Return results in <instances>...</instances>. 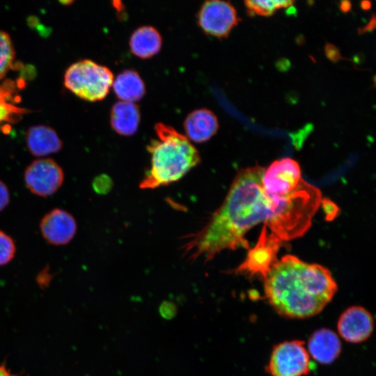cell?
I'll return each mask as SVG.
<instances>
[{
	"label": "cell",
	"mask_w": 376,
	"mask_h": 376,
	"mask_svg": "<svg viewBox=\"0 0 376 376\" xmlns=\"http://www.w3.org/2000/svg\"><path fill=\"white\" fill-rule=\"evenodd\" d=\"M186 136L196 142L203 143L210 139L217 132L219 123L215 114L202 108L189 113L184 121Z\"/></svg>",
	"instance_id": "cell-13"
},
{
	"label": "cell",
	"mask_w": 376,
	"mask_h": 376,
	"mask_svg": "<svg viewBox=\"0 0 376 376\" xmlns=\"http://www.w3.org/2000/svg\"><path fill=\"white\" fill-rule=\"evenodd\" d=\"M62 4H64V5H69L71 3H72L73 1H60Z\"/></svg>",
	"instance_id": "cell-28"
},
{
	"label": "cell",
	"mask_w": 376,
	"mask_h": 376,
	"mask_svg": "<svg viewBox=\"0 0 376 376\" xmlns=\"http://www.w3.org/2000/svg\"><path fill=\"white\" fill-rule=\"evenodd\" d=\"M239 22L237 11L228 1H205L197 14V22L205 33L226 38Z\"/></svg>",
	"instance_id": "cell-6"
},
{
	"label": "cell",
	"mask_w": 376,
	"mask_h": 376,
	"mask_svg": "<svg viewBox=\"0 0 376 376\" xmlns=\"http://www.w3.org/2000/svg\"><path fill=\"white\" fill-rule=\"evenodd\" d=\"M25 138L29 151L36 157L58 152L63 148V142L57 133L47 125L31 127L27 130Z\"/></svg>",
	"instance_id": "cell-14"
},
{
	"label": "cell",
	"mask_w": 376,
	"mask_h": 376,
	"mask_svg": "<svg viewBox=\"0 0 376 376\" xmlns=\"http://www.w3.org/2000/svg\"><path fill=\"white\" fill-rule=\"evenodd\" d=\"M337 328L345 340L359 343L370 336L374 329V320L371 313L365 308L351 306L340 315Z\"/></svg>",
	"instance_id": "cell-10"
},
{
	"label": "cell",
	"mask_w": 376,
	"mask_h": 376,
	"mask_svg": "<svg viewBox=\"0 0 376 376\" xmlns=\"http://www.w3.org/2000/svg\"><path fill=\"white\" fill-rule=\"evenodd\" d=\"M304 341L279 343L272 350L266 370L271 376H305L315 368Z\"/></svg>",
	"instance_id": "cell-5"
},
{
	"label": "cell",
	"mask_w": 376,
	"mask_h": 376,
	"mask_svg": "<svg viewBox=\"0 0 376 376\" xmlns=\"http://www.w3.org/2000/svg\"><path fill=\"white\" fill-rule=\"evenodd\" d=\"M265 169L256 166L237 173L221 205L200 230L187 237L182 249L188 260L207 262L224 250L247 249L244 236L248 230L261 222L267 226L276 219L285 196L265 189Z\"/></svg>",
	"instance_id": "cell-1"
},
{
	"label": "cell",
	"mask_w": 376,
	"mask_h": 376,
	"mask_svg": "<svg viewBox=\"0 0 376 376\" xmlns=\"http://www.w3.org/2000/svg\"><path fill=\"white\" fill-rule=\"evenodd\" d=\"M27 376H29V375H27Z\"/></svg>",
	"instance_id": "cell-29"
},
{
	"label": "cell",
	"mask_w": 376,
	"mask_h": 376,
	"mask_svg": "<svg viewBox=\"0 0 376 376\" xmlns=\"http://www.w3.org/2000/svg\"><path fill=\"white\" fill-rule=\"evenodd\" d=\"M113 88L120 101L134 102L146 93L145 84L139 74L131 69L120 72L113 81Z\"/></svg>",
	"instance_id": "cell-17"
},
{
	"label": "cell",
	"mask_w": 376,
	"mask_h": 376,
	"mask_svg": "<svg viewBox=\"0 0 376 376\" xmlns=\"http://www.w3.org/2000/svg\"><path fill=\"white\" fill-rule=\"evenodd\" d=\"M140 117L139 109L135 103L119 101L111 108L110 123L118 134L132 136L138 130Z\"/></svg>",
	"instance_id": "cell-15"
},
{
	"label": "cell",
	"mask_w": 376,
	"mask_h": 376,
	"mask_svg": "<svg viewBox=\"0 0 376 376\" xmlns=\"http://www.w3.org/2000/svg\"><path fill=\"white\" fill-rule=\"evenodd\" d=\"M162 45L159 32L152 26H142L132 33L129 45L131 52L141 58H149L157 54Z\"/></svg>",
	"instance_id": "cell-16"
},
{
	"label": "cell",
	"mask_w": 376,
	"mask_h": 376,
	"mask_svg": "<svg viewBox=\"0 0 376 376\" xmlns=\"http://www.w3.org/2000/svg\"><path fill=\"white\" fill-rule=\"evenodd\" d=\"M157 138L147 149L150 166L139 183L142 189H155L177 182L201 162L198 150L184 134L172 127L158 123Z\"/></svg>",
	"instance_id": "cell-3"
},
{
	"label": "cell",
	"mask_w": 376,
	"mask_h": 376,
	"mask_svg": "<svg viewBox=\"0 0 376 376\" xmlns=\"http://www.w3.org/2000/svg\"><path fill=\"white\" fill-rule=\"evenodd\" d=\"M6 361V359L0 364V376H19L20 374H13L9 370H7Z\"/></svg>",
	"instance_id": "cell-26"
},
{
	"label": "cell",
	"mask_w": 376,
	"mask_h": 376,
	"mask_svg": "<svg viewBox=\"0 0 376 376\" xmlns=\"http://www.w3.org/2000/svg\"><path fill=\"white\" fill-rule=\"evenodd\" d=\"M265 297L281 315L303 319L320 313L338 287L330 271L292 255L276 260L263 278Z\"/></svg>",
	"instance_id": "cell-2"
},
{
	"label": "cell",
	"mask_w": 376,
	"mask_h": 376,
	"mask_svg": "<svg viewBox=\"0 0 376 376\" xmlns=\"http://www.w3.org/2000/svg\"><path fill=\"white\" fill-rule=\"evenodd\" d=\"M159 311L162 318L170 320L175 316L177 307L173 302L164 301L161 304Z\"/></svg>",
	"instance_id": "cell-23"
},
{
	"label": "cell",
	"mask_w": 376,
	"mask_h": 376,
	"mask_svg": "<svg viewBox=\"0 0 376 376\" xmlns=\"http://www.w3.org/2000/svg\"><path fill=\"white\" fill-rule=\"evenodd\" d=\"M40 230L49 244L61 246L68 244L74 238L77 225L70 213L60 208H55L42 218Z\"/></svg>",
	"instance_id": "cell-11"
},
{
	"label": "cell",
	"mask_w": 376,
	"mask_h": 376,
	"mask_svg": "<svg viewBox=\"0 0 376 376\" xmlns=\"http://www.w3.org/2000/svg\"><path fill=\"white\" fill-rule=\"evenodd\" d=\"M341 350L338 336L327 328L315 331L308 339L307 350L310 356L323 364L333 363L339 357Z\"/></svg>",
	"instance_id": "cell-12"
},
{
	"label": "cell",
	"mask_w": 376,
	"mask_h": 376,
	"mask_svg": "<svg viewBox=\"0 0 376 376\" xmlns=\"http://www.w3.org/2000/svg\"><path fill=\"white\" fill-rule=\"evenodd\" d=\"M301 180L299 164L291 158H283L265 169L262 182L269 193L285 195L295 189Z\"/></svg>",
	"instance_id": "cell-9"
},
{
	"label": "cell",
	"mask_w": 376,
	"mask_h": 376,
	"mask_svg": "<svg viewBox=\"0 0 376 376\" xmlns=\"http://www.w3.org/2000/svg\"><path fill=\"white\" fill-rule=\"evenodd\" d=\"M325 52L327 57L333 61H337L340 57L338 49L333 45H327Z\"/></svg>",
	"instance_id": "cell-25"
},
{
	"label": "cell",
	"mask_w": 376,
	"mask_h": 376,
	"mask_svg": "<svg viewBox=\"0 0 376 376\" xmlns=\"http://www.w3.org/2000/svg\"><path fill=\"white\" fill-rule=\"evenodd\" d=\"M62 168L52 159L34 160L24 171L26 187L35 195L47 197L55 194L63 185Z\"/></svg>",
	"instance_id": "cell-7"
},
{
	"label": "cell",
	"mask_w": 376,
	"mask_h": 376,
	"mask_svg": "<svg viewBox=\"0 0 376 376\" xmlns=\"http://www.w3.org/2000/svg\"><path fill=\"white\" fill-rule=\"evenodd\" d=\"M293 1H245L244 4L249 15L269 16L280 8L293 5Z\"/></svg>",
	"instance_id": "cell-19"
},
{
	"label": "cell",
	"mask_w": 376,
	"mask_h": 376,
	"mask_svg": "<svg viewBox=\"0 0 376 376\" xmlns=\"http://www.w3.org/2000/svg\"><path fill=\"white\" fill-rule=\"evenodd\" d=\"M281 243L280 240L263 227L258 242L249 251L246 260L235 269V273L259 275L263 279L277 260L276 256Z\"/></svg>",
	"instance_id": "cell-8"
},
{
	"label": "cell",
	"mask_w": 376,
	"mask_h": 376,
	"mask_svg": "<svg viewBox=\"0 0 376 376\" xmlns=\"http://www.w3.org/2000/svg\"><path fill=\"white\" fill-rule=\"evenodd\" d=\"M113 75L107 66L84 59L72 64L65 71L64 85L84 100H103L109 93Z\"/></svg>",
	"instance_id": "cell-4"
},
{
	"label": "cell",
	"mask_w": 376,
	"mask_h": 376,
	"mask_svg": "<svg viewBox=\"0 0 376 376\" xmlns=\"http://www.w3.org/2000/svg\"><path fill=\"white\" fill-rule=\"evenodd\" d=\"M351 8V4L349 1H343L340 4V9L343 12L348 11Z\"/></svg>",
	"instance_id": "cell-27"
},
{
	"label": "cell",
	"mask_w": 376,
	"mask_h": 376,
	"mask_svg": "<svg viewBox=\"0 0 376 376\" xmlns=\"http://www.w3.org/2000/svg\"><path fill=\"white\" fill-rule=\"evenodd\" d=\"M10 201V194L6 184L0 180V212L4 210Z\"/></svg>",
	"instance_id": "cell-24"
},
{
	"label": "cell",
	"mask_w": 376,
	"mask_h": 376,
	"mask_svg": "<svg viewBox=\"0 0 376 376\" xmlns=\"http://www.w3.org/2000/svg\"><path fill=\"white\" fill-rule=\"evenodd\" d=\"M53 276L49 272V266L47 265L37 274L36 281L41 289H45L49 285Z\"/></svg>",
	"instance_id": "cell-22"
},
{
	"label": "cell",
	"mask_w": 376,
	"mask_h": 376,
	"mask_svg": "<svg viewBox=\"0 0 376 376\" xmlns=\"http://www.w3.org/2000/svg\"><path fill=\"white\" fill-rule=\"evenodd\" d=\"M19 84L12 79H6L0 84V125L15 123L29 111L17 105L19 100L16 93Z\"/></svg>",
	"instance_id": "cell-18"
},
{
	"label": "cell",
	"mask_w": 376,
	"mask_h": 376,
	"mask_svg": "<svg viewBox=\"0 0 376 376\" xmlns=\"http://www.w3.org/2000/svg\"><path fill=\"white\" fill-rule=\"evenodd\" d=\"M16 246L13 238L0 230V266L10 263L14 258Z\"/></svg>",
	"instance_id": "cell-21"
},
{
	"label": "cell",
	"mask_w": 376,
	"mask_h": 376,
	"mask_svg": "<svg viewBox=\"0 0 376 376\" xmlns=\"http://www.w3.org/2000/svg\"><path fill=\"white\" fill-rule=\"evenodd\" d=\"M15 49L9 34L0 29V79L13 68Z\"/></svg>",
	"instance_id": "cell-20"
}]
</instances>
